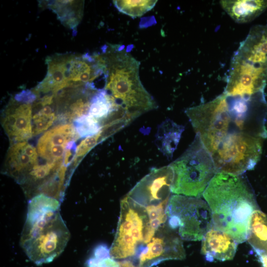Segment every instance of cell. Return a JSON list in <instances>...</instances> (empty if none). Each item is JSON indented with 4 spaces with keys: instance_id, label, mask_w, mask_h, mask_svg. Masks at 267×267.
<instances>
[{
    "instance_id": "1",
    "label": "cell",
    "mask_w": 267,
    "mask_h": 267,
    "mask_svg": "<svg viewBox=\"0 0 267 267\" xmlns=\"http://www.w3.org/2000/svg\"><path fill=\"white\" fill-rule=\"evenodd\" d=\"M185 112L210 153L217 173L241 175L257 164L267 137L264 92L251 95L223 92Z\"/></svg>"
},
{
    "instance_id": "2",
    "label": "cell",
    "mask_w": 267,
    "mask_h": 267,
    "mask_svg": "<svg viewBox=\"0 0 267 267\" xmlns=\"http://www.w3.org/2000/svg\"><path fill=\"white\" fill-rule=\"evenodd\" d=\"M103 50L104 89L114 106L113 121H125L130 124L142 114L156 109L155 101L140 80V63L124 45L105 46Z\"/></svg>"
},
{
    "instance_id": "3",
    "label": "cell",
    "mask_w": 267,
    "mask_h": 267,
    "mask_svg": "<svg viewBox=\"0 0 267 267\" xmlns=\"http://www.w3.org/2000/svg\"><path fill=\"white\" fill-rule=\"evenodd\" d=\"M203 196L210 208L213 226L238 243L245 241L252 215L258 205L245 178L241 175L217 173Z\"/></svg>"
},
{
    "instance_id": "4",
    "label": "cell",
    "mask_w": 267,
    "mask_h": 267,
    "mask_svg": "<svg viewBox=\"0 0 267 267\" xmlns=\"http://www.w3.org/2000/svg\"><path fill=\"white\" fill-rule=\"evenodd\" d=\"M60 206L59 200L43 194L29 201L20 244L29 259L38 266L53 261L69 240L70 234Z\"/></svg>"
},
{
    "instance_id": "5",
    "label": "cell",
    "mask_w": 267,
    "mask_h": 267,
    "mask_svg": "<svg viewBox=\"0 0 267 267\" xmlns=\"http://www.w3.org/2000/svg\"><path fill=\"white\" fill-rule=\"evenodd\" d=\"M174 172L172 192L200 198L217 173L213 158L199 135L170 164Z\"/></svg>"
},
{
    "instance_id": "6",
    "label": "cell",
    "mask_w": 267,
    "mask_h": 267,
    "mask_svg": "<svg viewBox=\"0 0 267 267\" xmlns=\"http://www.w3.org/2000/svg\"><path fill=\"white\" fill-rule=\"evenodd\" d=\"M157 231L150 225L145 207L126 195L121 201L117 230L110 248L111 257L122 259L136 255Z\"/></svg>"
},
{
    "instance_id": "7",
    "label": "cell",
    "mask_w": 267,
    "mask_h": 267,
    "mask_svg": "<svg viewBox=\"0 0 267 267\" xmlns=\"http://www.w3.org/2000/svg\"><path fill=\"white\" fill-rule=\"evenodd\" d=\"M168 226L183 240L199 241L213 227L207 203L200 198L171 196L166 210Z\"/></svg>"
},
{
    "instance_id": "8",
    "label": "cell",
    "mask_w": 267,
    "mask_h": 267,
    "mask_svg": "<svg viewBox=\"0 0 267 267\" xmlns=\"http://www.w3.org/2000/svg\"><path fill=\"white\" fill-rule=\"evenodd\" d=\"M267 83V66L254 64L233 55L224 93L251 95L264 92Z\"/></svg>"
},
{
    "instance_id": "9",
    "label": "cell",
    "mask_w": 267,
    "mask_h": 267,
    "mask_svg": "<svg viewBox=\"0 0 267 267\" xmlns=\"http://www.w3.org/2000/svg\"><path fill=\"white\" fill-rule=\"evenodd\" d=\"M174 172L170 165L152 168L127 194L141 206L157 205L169 201Z\"/></svg>"
},
{
    "instance_id": "10",
    "label": "cell",
    "mask_w": 267,
    "mask_h": 267,
    "mask_svg": "<svg viewBox=\"0 0 267 267\" xmlns=\"http://www.w3.org/2000/svg\"><path fill=\"white\" fill-rule=\"evenodd\" d=\"M137 256L139 267H151L165 260H182L185 254L181 238L168 225L161 234L153 237Z\"/></svg>"
},
{
    "instance_id": "11",
    "label": "cell",
    "mask_w": 267,
    "mask_h": 267,
    "mask_svg": "<svg viewBox=\"0 0 267 267\" xmlns=\"http://www.w3.org/2000/svg\"><path fill=\"white\" fill-rule=\"evenodd\" d=\"M79 137L74 125L67 124L55 126L46 131L37 143L38 155L46 163H53L61 168L64 164L66 150L73 148L75 141Z\"/></svg>"
},
{
    "instance_id": "12",
    "label": "cell",
    "mask_w": 267,
    "mask_h": 267,
    "mask_svg": "<svg viewBox=\"0 0 267 267\" xmlns=\"http://www.w3.org/2000/svg\"><path fill=\"white\" fill-rule=\"evenodd\" d=\"M32 109L30 104L19 103L6 111L2 126L13 143L27 141L33 135Z\"/></svg>"
},
{
    "instance_id": "13",
    "label": "cell",
    "mask_w": 267,
    "mask_h": 267,
    "mask_svg": "<svg viewBox=\"0 0 267 267\" xmlns=\"http://www.w3.org/2000/svg\"><path fill=\"white\" fill-rule=\"evenodd\" d=\"M37 149L27 141L13 143L6 157V172L22 184L34 166L38 164Z\"/></svg>"
},
{
    "instance_id": "14",
    "label": "cell",
    "mask_w": 267,
    "mask_h": 267,
    "mask_svg": "<svg viewBox=\"0 0 267 267\" xmlns=\"http://www.w3.org/2000/svg\"><path fill=\"white\" fill-rule=\"evenodd\" d=\"M202 240L201 253L209 262L230 260L236 253L238 243L227 233L214 226Z\"/></svg>"
},
{
    "instance_id": "15",
    "label": "cell",
    "mask_w": 267,
    "mask_h": 267,
    "mask_svg": "<svg viewBox=\"0 0 267 267\" xmlns=\"http://www.w3.org/2000/svg\"><path fill=\"white\" fill-rule=\"evenodd\" d=\"M234 56L267 66V25L252 27Z\"/></svg>"
},
{
    "instance_id": "16",
    "label": "cell",
    "mask_w": 267,
    "mask_h": 267,
    "mask_svg": "<svg viewBox=\"0 0 267 267\" xmlns=\"http://www.w3.org/2000/svg\"><path fill=\"white\" fill-rule=\"evenodd\" d=\"M262 265L267 267V215L257 209L252 215L247 240Z\"/></svg>"
},
{
    "instance_id": "17",
    "label": "cell",
    "mask_w": 267,
    "mask_h": 267,
    "mask_svg": "<svg viewBox=\"0 0 267 267\" xmlns=\"http://www.w3.org/2000/svg\"><path fill=\"white\" fill-rule=\"evenodd\" d=\"M69 58H54L46 60L48 65L45 78L37 86L36 93H48L53 95L69 85L66 72Z\"/></svg>"
},
{
    "instance_id": "18",
    "label": "cell",
    "mask_w": 267,
    "mask_h": 267,
    "mask_svg": "<svg viewBox=\"0 0 267 267\" xmlns=\"http://www.w3.org/2000/svg\"><path fill=\"white\" fill-rule=\"evenodd\" d=\"M220 2L228 15L239 23L252 21L267 8L266 0H225Z\"/></svg>"
},
{
    "instance_id": "19",
    "label": "cell",
    "mask_w": 267,
    "mask_h": 267,
    "mask_svg": "<svg viewBox=\"0 0 267 267\" xmlns=\"http://www.w3.org/2000/svg\"><path fill=\"white\" fill-rule=\"evenodd\" d=\"M184 127L167 119L157 128L155 143L160 152L171 159L176 149Z\"/></svg>"
},
{
    "instance_id": "20",
    "label": "cell",
    "mask_w": 267,
    "mask_h": 267,
    "mask_svg": "<svg viewBox=\"0 0 267 267\" xmlns=\"http://www.w3.org/2000/svg\"><path fill=\"white\" fill-rule=\"evenodd\" d=\"M89 115L98 121L110 119L115 112L114 104L105 89H101L93 95Z\"/></svg>"
},
{
    "instance_id": "21",
    "label": "cell",
    "mask_w": 267,
    "mask_h": 267,
    "mask_svg": "<svg viewBox=\"0 0 267 267\" xmlns=\"http://www.w3.org/2000/svg\"><path fill=\"white\" fill-rule=\"evenodd\" d=\"M157 0H116L113 2L121 12L132 18L139 17L152 9Z\"/></svg>"
},
{
    "instance_id": "22",
    "label": "cell",
    "mask_w": 267,
    "mask_h": 267,
    "mask_svg": "<svg viewBox=\"0 0 267 267\" xmlns=\"http://www.w3.org/2000/svg\"><path fill=\"white\" fill-rule=\"evenodd\" d=\"M75 3L73 0L54 1L49 4V7L57 15L58 19L71 29L76 27L81 15H77L71 6Z\"/></svg>"
},
{
    "instance_id": "23",
    "label": "cell",
    "mask_w": 267,
    "mask_h": 267,
    "mask_svg": "<svg viewBox=\"0 0 267 267\" xmlns=\"http://www.w3.org/2000/svg\"><path fill=\"white\" fill-rule=\"evenodd\" d=\"M55 119L56 116L52 108L49 105L43 106L33 117V135H36L47 130Z\"/></svg>"
},
{
    "instance_id": "24",
    "label": "cell",
    "mask_w": 267,
    "mask_h": 267,
    "mask_svg": "<svg viewBox=\"0 0 267 267\" xmlns=\"http://www.w3.org/2000/svg\"><path fill=\"white\" fill-rule=\"evenodd\" d=\"M74 124L76 133L80 137L95 135L102 128L97 119L89 114L76 119Z\"/></svg>"
},
{
    "instance_id": "25",
    "label": "cell",
    "mask_w": 267,
    "mask_h": 267,
    "mask_svg": "<svg viewBox=\"0 0 267 267\" xmlns=\"http://www.w3.org/2000/svg\"><path fill=\"white\" fill-rule=\"evenodd\" d=\"M91 99H78L73 102L70 107L68 116L71 119L76 120L81 117L89 114Z\"/></svg>"
},
{
    "instance_id": "26",
    "label": "cell",
    "mask_w": 267,
    "mask_h": 267,
    "mask_svg": "<svg viewBox=\"0 0 267 267\" xmlns=\"http://www.w3.org/2000/svg\"><path fill=\"white\" fill-rule=\"evenodd\" d=\"M101 135V131H100L97 134L87 137L83 139L76 148L75 157L84 156L97 144Z\"/></svg>"
},
{
    "instance_id": "27",
    "label": "cell",
    "mask_w": 267,
    "mask_h": 267,
    "mask_svg": "<svg viewBox=\"0 0 267 267\" xmlns=\"http://www.w3.org/2000/svg\"><path fill=\"white\" fill-rule=\"evenodd\" d=\"M86 267H119V262H117L111 256L99 258L92 255L87 261Z\"/></svg>"
},
{
    "instance_id": "28",
    "label": "cell",
    "mask_w": 267,
    "mask_h": 267,
    "mask_svg": "<svg viewBox=\"0 0 267 267\" xmlns=\"http://www.w3.org/2000/svg\"><path fill=\"white\" fill-rule=\"evenodd\" d=\"M36 98V95L34 92L30 90H24L15 96V99L19 102L30 104Z\"/></svg>"
},
{
    "instance_id": "29",
    "label": "cell",
    "mask_w": 267,
    "mask_h": 267,
    "mask_svg": "<svg viewBox=\"0 0 267 267\" xmlns=\"http://www.w3.org/2000/svg\"><path fill=\"white\" fill-rule=\"evenodd\" d=\"M119 267H137L133 263L129 261L119 262Z\"/></svg>"
}]
</instances>
